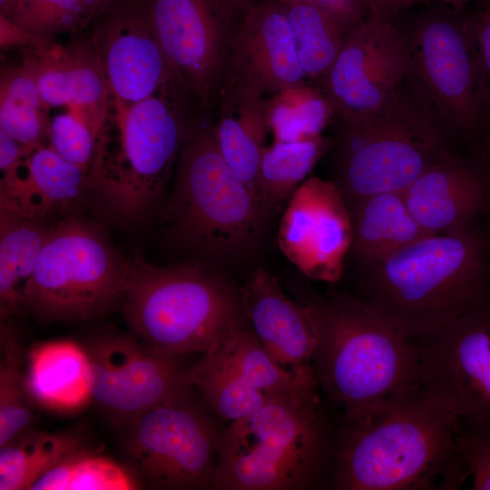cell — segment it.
I'll return each instance as SVG.
<instances>
[{"mask_svg":"<svg viewBox=\"0 0 490 490\" xmlns=\"http://www.w3.org/2000/svg\"><path fill=\"white\" fill-rule=\"evenodd\" d=\"M458 416L419 384L340 418L328 485L338 490L456 489L470 476L456 446Z\"/></svg>","mask_w":490,"mask_h":490,"instance_id":"cell-1","label":"cell"},{"mask_svg":"<svg viewBox=\"0 0 490 490\" xmlns=\"http://www.w3.org/2000/svg\"><path fill=\"white\" fill-rule=\"evenodd\" d=\"M472 226L430 234L365 263L356 297L414 340L490 303V256Z\"/></svg>","mask_w":490,"mask_h":490,"instance_id":"cell-2","label":"cell"},{"mask_svg":"<svg viewBox=\"0 0 490 490\" xmlns=\"http://www.w3.org/2000/svg\"><path fill=\"white\" fill-rule=\"evenodd\" d=\"M318 385L268 396L220 435L213 489L301 490L328 481L337 439Z\"/></svg>","mask_w":490,"mask_h":490,"instance_id":"cell-3","label":"cell"},{"mask_svg":"<svg viewBox=\"0 0 490 490\" xmlns=\"http://www.w3.org/2000/svg\"><path fill=\"white\" fill-rule=\"evenodd\" d=\"M300 299L318 326L315 378L339 419L361 416L419 384L416 340L387 318L352 296Z\"/></svg>","mask_w":490,"mask_h":490,"instance_id":"cell-4","label":"cell"},{"mask_svg":"<svg viewBox=\"0 0 490 490\" xmlns=\"http://www.w3.org/2000/svg\"><path fill=\"white\" fill-rule=\"evenodd\" d=\"M175 79L150 97L113 105L89 176L105 209L124 220L146 213L166 185L182 144L198 124Z\"/></svg>","mask_w":490,"mask_h":490,"instance_id":"cell-5","label":"cell"},{"mask_svg":"<svg viewBox=\"0 0 490 490\" xmlns=\"http://www.w3.org/2000/svg\"><path fill=\"white\" fill-rule=\"evenodd\" d=\"M122 303L132 336L168 356L206 354L247 326L240 292L191 264L129 262Z\"/></svg>","mask_w":490,"mask_h":490,"instance_id":"cell-6","label":"cell"},{"mask_svg":"<svg viewBox=\"0 0 490 490\" xmlns=\"http://www.w3.org/2000/svg\"><path fill=\"white\" fill-rule=\"evenodd\" d=\"M437 117L400 89L373 113L341 122L335 181L348 208L375 194L403 192L436 161L447 148Z\"/></svg>","mask_w":490,"mask_h":490,"instance_id":"cell-7","label":"cell"},{"mask_svg":"<svg viewBox=\"0 0 490 490\" xmlns=\"http://www.w3.org/2000/svg\"><path fill=\"white\" fill-rule=\"evenodd\" d=\"M266 215L254 191L224 161L214 125L198 123L181 149L170 208L179 238L212 255L236 256L256 241Z\"/></svg>","mask_w":490,"mask_h":490,"instance_id":"cell-8","label":"cell"},{"mask_svg":"<svg viewBox=\"0 0 490 490\" xmlns=\"http://www.w3.org/2000/svg\"><path fill=\"white\" fill-rule=\"evenodd\" d=\"M128 265L97 230L65 219L52 226L24 288V308L50 321L100 316L122 301Z\"/></svg>","mask_w":490,"mask_h":490,"instance_id":"cell-9","label":"cell"},{"mask_svg":"<svg viewBox=\"0 0 490 490\" xmlns=\"http://www.w3.org/2000/svg\"><path fill=\"white\" fill-rule=\"evenodd\" d=\"M415 76L450 129L478 137L490 122V87L467 16L433 9L402 33Z\"/></svg>","mask_w":490,"mask_h":490,"instance_id":"cell-10","label":"cell"},{"mask_svg":"<svg viewBox=\"0 0 490 490\" xmlns=\"http://www.w3.org/2000/svg\"><path fill=\"white\" fill-rule=\"evenodd\" d=\"M137 416L127 426V455L157 489L213 488L220 435L189 391Z\"/></svg>","mask_w":490,"mask_h":490,"instance_id":"cell-11","label":"cell"},{"mask_svg":"<svg viewBox=\"0 0 490 490\" xmlns=\"http://www.w3.org/2000/svg\"><path fill=\"white\" fill-rule=\"evenodd\" d=\"M170 66L191 102L207 110L229 63L231 19L219 0H141Z\"/></svg>","mask_w":490,"mask_h":490,"instance_id":"cell-12","label":"cell"},{"mask_svg":"<svg viewBox=\"0 0 490 490\" xmlns=\"http://www.w3.org/2000/svg\"><path fill=\"white\" fill-rule=\"evenodd\" d=\"M416 345L419 385L458 417L490 422V303Z\"/></svg>","mask_w":490,"mask_h":490,"instance_id":"cell-13","label":"cell"},{"mask_svg":"<svg viewBox=\"0 0 490 490\" xmlns=\"http://www.w3.org/2000/svg\"><path fill=\"white\" fill-rule=\"evenodd\" d=\"M410 74L402 32L392 17L371 14L351 29L322 80L340 122L368 115L391 100Z\"/></svg>","mask_w":490,"mask_h":490,"instance_id":"cell-14","label":"cell"},{"mask_svg":"<svg viewBox=\"0 0 490 490\" xmlns=\"http://www.w3.org/2000/svg\"><path fill=\"white\" fill-rule=\"evenodd\" d=\"M86 350L93 401L125 426L191 388L180 357L151 351L132 335L101 338Z\"/></svg>","mask_w":490,"mask_h":490,"instance_id":"cell-15","label":"cell"},{"mask_svg":"<svg viewBox=\"0 0 490 490\" xmlns=\"http://www.w3.org/2000/svg\"><path fill=\"white\" fill-rule=\"evenodd\" d=\"M353 238L350 211L335 181L307 178L289 199L278 230L282 254L307 278L335 283Z\"/></svg>","mask_w":490,"mask_h":490,"instance_id":"cell-16","label":"cell"},{"mask_svg":"<svg viewBox=\"0 0 490 490\" xmlns=\"http://www.w3.org/2000/svg\"><path fill=\"white\" fill-rule=\"evenodd\" d=\"M94 49L113 105L144 100L176 79L141 0H124L113 10Z\"/></svg>","mask_w":490,"mask_h":490,"instance_id":"cell-17","label":"cell"},{"mask_svg":"<svg viewBox=\"0 0 490 490\" xmlns=\"http://www.w3.org/2000/svg\"><path fill=\"white\" fill-rule=\"evenodd\" d=\"M226 74L263 96L305 83L279 0L254 4L242 17L233 30Z\"/></svg>","mask_w":490,"mask_h":490,"instance_id":"cell-18","label":"cell"},{"mask_svg":"<svg viewBox=\"0 0 490 490\" xmlns=\"http://www.w3.org/2000/svg\"><path fill=\"white\" fill-rule=\"evenodd\" d=\"M239 292L245 317L269 354L289 370L312 368L318 333L309 305L289 298L263 268L254 270Z\"/></svg>","mask_w":490,"mask_h":490,"instance_id":"cell-19","label":"cell"},{"mask_svg":"<svg viewBox=\"0 0 490 490\" xmlns=\"http://www.w3.org/2000/svg\"><path fill=\"white\" fill-rule=\"evenodd\" d=\"M402 194L426 232L447 234L471 226L486 204L488 186L476 166L447 147Z\"/></svg>","mask_w":490,"mask_h":490,"instance_id":"cell-20","label":"cell"},{"mask_svg":"<svg viewBox=\"0 0 490 490\" xmlns=\"http://www.w3.org/2000/svg\"><path fill=\"white\" fill-rule=\"evenodd\" d=\"M89 190V174L49 144L32 151L13 174L1 177L0 209L43 221L68 210Z\"/></svg>","mask_w":490,"mask_h":490,"instance_id":"cell-21","label":"cell"},{"mask_svg":"<svg viewBox=\"0 0 490 490\" xmlns=\"http://www.w3.org/2000/svg\"><path fill=\"white\" fill-rule=\"evenodd\" d=\"M220 116L214 125L218 148L230 170L257 195L265 150L270 99L225 75L220 90Z\"/></svg>","mask_w":490,"mask_h":490,"instance_id":"cell-22","label":"cell"},{"mask_svg":"<svg viewBox=\"0 0 490 490\" xmlns=\"http://www.w3.org/2000/svg\"><path fill=\"white\" fill-rule=\"evenodd\" d=\"M24 377L34 404L45 409L71 413L93 401L89 356L74 341L34 346L27 355Z\"/></svg>","mask_w":490,"mask_h":490,"instance_id":"cell-23","label":"cell"},{"mask_svg":"<svg viewBox=\"0 0 490 490\" xmlns=\"http://www.w3.org/2000/svg\"><path fill=\"white\" fill-rule=\"evenodd\" d=\"M349 211L353 230L350 250L363 263L382 260L430 235L412 216L402 192L367 197Z\"/></svg>","mask_w":490,"mask_h":490,"instance_id":"cell-24","label":"cell"},{"mask_svg":"<svg viewBox=\"0 0 490 490\" xmlns=\"http://www.w3.org/2000/svg\"><path fill=\"white\" fill-rule=\"evenodd\" d=\"M52 226L0 209L1 321L24 308V291Z\"/></svg>","mask_w":490,"mask_h":490,"instance_id":"cell-25","label":"cell"},{"mask_svg":"<svg viewBox=\"0 0 490 490\" xmlns=\"http://www.w3.org/2000/svg\"><path fill=\"white\" fill-rule=\"evenodd\" d=\"M206 354L267 396L296 392L318 385L313 368L304 371L285 368L269 354L247 326Z\"/></svg>","mask_w":490,"mask_h":490,"instance_id":"cell-26","label":"cell"},{"mask_svg":"<svg viewBox=\"0 0 490 490\" xmlns=\"http://www.w3.org/2000/svg\"><path fill=\"white\" fill-rule=\"evenodd\" d=\"M84 446L75 433L25 431L0 447V490H30L38 478Z\"/></svg>","mask_w":490,"mask_h":490,"instance_id":"cell-27","label":"cell"},{"mask_svg":"<svg viewBox=\"0 0 490 490\" xmlns=\"http://www.w3.org/2000/svg\"><path fill=\"white\" fill-rule=\"evenodd\" d=\"M321 136L297 142H275L263 152L257 196L266 214L288 201L330 146Z\"/></svg>","mask_w":490,"mask_h":490,"instance_id":"cell-28","label":"cell"},{"mask_svg":"<svg viewBox=\"0 0 490 490\" xmlns=\"http://www.w3.org/2000/svg\"><path fill=\"white\" fill-rule=\"evenodd\" d=\"M288 17L306 78L323 80L338 58L348 32L309 0H279Z\"/></svg>","mask_w":490,"mask_h":490,"instance_id":"cell-29","label":"cell"},{"mask_svg":"<svg viewBox=\"0 0 490 490\" xmlns=\"http://www.w3.org/2000/svg\"><path fill=\"white\" fill-rule=\"evenodd\" d=\"M35 80L25 64L2 74L0 131L19 143L36 148L49 141L50 121Z\"/></svg>","mask_w":490,"mask_h":490,"instance_id":"cell-30","label":"cell"},{"mask_svg":"<svg viewBox=\"0 0 490 490\" xmlns=\"http://www.w3.org/2000/svg\"><path fill=\"white\" fill-rule=\"evenodd\" d=\"M185 379L214 413L230 423L250 416L268 398L210 354L187 368Z\"/></svg>","mask_w":490,"mask_h":490,"instance_id":"cell-31","label":"cell"},{"mask_svg":"<svg viewBox=\"0 0 490 490\" xmlns=\"http://www.w3.org/2000/svg\"><path fill=\"white\" fill-rule=\"evenodd\" d=\"M333 114L326 94L302 83L270 97L268 126L275 142H297L321 136Z\"/></svg>","mask_w":490,"mask_h":490,"instance_id":"cell-32","label":"cell"},{"mask_svg":"<svg viewBox=\"0 0 490 490\" xmlns=\"http://www.w3.org/2000/svg\"><path fill=\"white\" fill-rule=\"evenodd\" d=\"M140 485L125 466L84 446L38 478L30 490H131Z\"/></svg>","mask_w":490,"mask_h":490,"instance_id":"cell-33","label":"cell"},{"mask_svg":"<svg viewBox=\"0 0 490 490\" xmlns=\"http://www.w3.org/2000/svg\"><path fill=\"white\" fill-rule=\"evenodd\" d=\"M20 350L12 330L1 322L0 447L32 429L34 406L22 368Z\"/></svg>","mask_w":490,"mask_h":490,"instance_id":"cell-34","label":"cell"},{"mask_svg":"<svg viewBox=\"0 0 490 490\" xmlns=\"http://www.w3.org/2000/svg\"><path fill=\"white\" fill-rule=\"evenodd\" d=\"M35 80L44 104L50 107H69L72 100L74 76V48H68L53 42L32 49V55L25 58Z\"/></svg>","mask_w":490,"mask_h":490,"instance_id":"cell-35","label":"cell"},{"mask_svg":"<svg viewBox=\"0 0 490 490\" xmlns=\"http://www.w3.org/2000/svg\"><path fill=\"white\" fill-rule=\"evenodd\" d=\"M10 18L42 37L74 31L88 21L82 0H17Z\"/></svg>","mask_w":490,"mask_h":490,"instance_id":"cell-36","label":"cell"},{"mask_svg":"<svg viewBox=\"0 0 490 490\" xmlns=\"http://www.w3.org/2000/svg\"><path fill=\"white\" fill-rule=\"evenodd\" d=\"M100 136L79 113L68 109L50 121L49 145L63 158L90 172Z\"/></svg>","mask_w":490,"mask_h":490,"instance_id":"cell-37","label":"cell"},{"mask_svg":"<svg viewBox=\"0 0 490 490\" xmlns=\"http://www.w3.org/2000/svg\"><path fill=\"white\" fill-rule=\"evenodd\" d=\"M456 446L474 490H490V422L458 417Z\"/></svg>","mask_w":490,"mask_h":490,"instance_id":"cell-38","label":"cell"},{"mask_svg":"<svg viewBox=\"0 0 490 490\" xmlns=\"http://www.w3.org/2000/svg\"><path fill=\"white\" fill-rule=\"evenodd\" d=\"M330 14L348 33L372 13L366 0H309Z\"/></svg>","mask_w":490,"mask_h":490,"instance_id":"cell-39","label":"cell"},{"mask_svg":"<svg viewBox=\"0 0 490 490\" xmlns=\"http://www.w3.org/2000/svg\"><path fill=\"white\" fill-rule=\"evenodd\" d=\"M468 17L483 70L490 87V0Z\"/></svg>","mask_w":490,"mask_h":490,"instance_id":"cell-40","label":"cell"},{"mask_svg":"<svg viewBox=\"0 0 490 490\" xmlns=\"http://www.w3.org/2000/svg\"><path fill=\"white\" fill-rule=\"evenodd\" d=\"M51 42L49 38L34 34L0 14V44L2 47L27 46L32 49H38Z\"/></svg>","mask_w":490,"mask_h":490,"instance_id":"cell-41","label":"cell"},{"mask_svg":"<svg viewBox=\"0 0 490 490\" xmlns=\"http://www.w3.org/2000/svg\"><path fill=\"white\" fill-rule=\"evenodd\" d=\"M34 149L19 143L8 134L0 131L1 177H6L15 172L25 157Z\"/></svg>","mask_w":490,"mask_h":490,"instance_id":"cell-42","label":"cell"},{"mask_svg":"<svg viewBox=\"0 0 490 490\" xmlns=\"http://www.w3.org/2000/svg\"><path fill=\"white\" fill-rule=\"evenodd\" d=\"M219 2L231 21L239 15L243 17L254 5L252 0H219Z\"/></svg>","mask_w":490,"mask_h":490,"instance_id":"cell-43","label":"cell"},{"mask_svg":"<svg viewBox=\"0 0 490 490\" xmlns=\"http://www.w3.org/2000/svg\"><path fill=\"white\" fill-rule=\"evenodd\" d=\"M113 0H82L87 21L102 13Z\"/></svg>","mask_w":490,"mask_h":490,"instance_id":"cell-44","label":"cell"},{"mask_svg":"<svg viewBox=\"0 0 490 490\" xmlns=\"http://www.w3.org/2000/svg\"><path fill=\"white\" fill-rule=\"evenodd\" d=\"M372 14H382L392 17L396 11L391 0H366Z\"/></svg>","mask_w":490,"mask_h":490,"instance_id":"cell-45","label":"cell"},{"mask_svg":"<svg viewBox=\"0 0 490 490\" xmlns=\"http://www.w3.org/2000/svg\"><path fill=\"white\" fill-rule=\"evenodd\" d=\"M480 135L484 136V142H485V159L486 162V168L488 174L490 176V122L487 123V125L485 127L483 132Z\"/></svg>","mask_w":490,"mask_h":490,"instance_id":"cell-46","label":"cell"},{"mask_svg":"<svg viewBox=\"0 0 490 490\" xmlns=\"http://www.w3.org/2000/svg\"><path fill=\"white\" fill-rule=\"evenodd\" d=\"M17 0H0V14L10 17L15 10Z\"/></svg>","mask_w":490,"mask_h":490,"instance_id":"cell-47","label":"cell"},{"mask_svg":"<svg viewBox=\"0 0 490 490\" xmlns=\"http://www.w3.org/2000/svg\"><path fill=\"white\" fill-rule=\"evenodd\" d=\"M436 1L442 4L449 5L453 7L455 10L460 11L466 4L472 2V1H485V0H431Z\"/></svg>","mask_w":490,"mask_h":490,"instance_id":"cell-48","label":"cell"},{"mask_svg":"<svg viewBox=\"0 0 490 490\" xmlns=\"http://www.w3.org/2000/svg\"><path fill=\"white\" fill-rule=\"evenodd\" d=\"M394 9L397 12L399 8H406L410 6L409 0H391Z\"/></svg>","mask_w":490,"mask_h":490,"instance_id":"cell-49","label":"cell"}]
</instances>
